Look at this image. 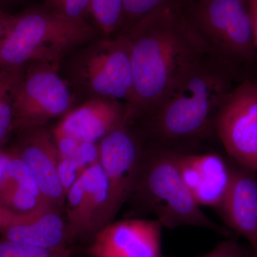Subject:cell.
Instances as JSON below:
<instances>
[{
  "mask_svg": "<svg viewBox=\"0 0 257 257\" xmlns=\"http://www.w3.org/2000/svg\"><path fill=\"white\" fill-rule=\"evenodd\" d=\"M245 78L208 52L182 74L156 105L139 118L145 120L143 138L153 145L182 149L215 135L214 121L219 108Z\"/></svg>",
  "mask_w": 257,
  "mask_h": 257,
  "instance_id": "1",
  "label": "cell"
},
{
  "mask_svg": "<svg viewBox=\"0 0 257 257\" xmlns=\"http://www.w3.org/2000/svg\"><path fill=\"white\" fill-rule=\"evenodd\" d=\"M123 35L131 50L133 94L127 106L128 123L133 124L210 50L184 11L157 13Z\"/></svg>",
  "mask_w": 257,
  "mask_h": 257,
  "instance_id": "2",
  "label": "cell"
},
{
  "mask_svg": "<svg viewBox=\"0 0 257 257\" xmlns=\"http://www.w3.org/2000/svg\"><path fill=\"white\" fill-rule=\"evenodd\" d=\"M99 33L86 20L63 18L45 8H30L15 15L0 42V69L18 68L38 61L60 69L72 51L99 37Z\"/></svg>",
  "mask_w": 257,
  "mask_h": 257,
  "instance_id": "3",
  "label": "cell"
},
{
  "mask_svg": "<svg viewBox=\"0 0 257 257\" xmlns=\"http://www.w3.org/2000/svg\"><path fill=\"white\" fill-rule=\"evenodd\" d=\"M134 194L144 208L168 229L196 226L228 234L202 211L184 184L175 148L152 145L145 150L141 175Z\"/></svg>",
  "mask_w": 257,
  "mask_h": 257,
  "instance_id": "4",
  "label": "cell"
},
{
  "mask_svg": "<svg viewBox=\"0 0 257 257\" xmlns=\"http://www.w3.org/2000/svg\"><path fill=\"white\" fill-rule=\"evenodd\" d=\"M60 73L84 101L104 98L128 104L134 86L128 37L101 36L77 47L62 61Z\"/></svg>",
  "mask_w": 257,
  "mask_h": 257,
  "instance_id": "5",
  "label": "cell"
},
{
  "mask_svg": "<svg viewBox=\"0 0 257 257\" xmlns=\"http://www.w3.org/2000/svg\"><path fill=\"white\" fill-rule=\"evenodd\" d=\"M184 13L211 53L246 78L257 79L249 0H195Z\"/></svg>",
  "mask_w": 257,
  "mask_h": 257,
  "instance_id": "6",
  "label": "cell"
},
{
  "mask_svg": "<svg viewBox=\"0 0 257 257\" xmlns=\"http://www.w3.org/2000/svg\"><path fill=\"white\" fill-rule=\"evenodd\" d=\"M75 94L60 73L45 62L32 61L19 69L14 92V130L43 126L73 106Z\"/></svg>",
  "mask_w": 257,
  "mask_h": 257,
  "instance_id": "7",
  "label": "cell"
},
{
  "mask_svg": "<svg viewBox=\"0 0 257 257\" xmlns=\"http://www.w3.org/2000/svg\"><path fill=\"white\" fill-rule=\"evenodd\" d=\"M214 130L234 163L257 174V79L235 86L219 108Z\"/></svg>",
  "mask_w": 257,
  "mask_h": 257,
  "instance_id": "8",
  "label": "cell"
},
{
  "mask_svg": "<svg viewBox=\"0 0 257 257\" xmlns=\"http://www.w3.org/2000/svg\"><path fill=\"white\" fill-rule=\"evenodd\" d=\"M143 139L131 124H124L98 143L99 163L107 177L116 212L138 185L145 154Z\"/></svg>",
  "mask_w": 257,
  "mask_h": 257,
  "instance_id": "9",
  "label": "cell"
},
{
  "mask_svg": "<svg viewBox=\"0 0 257 257\" xmlns=\"http://www.w3.org/2000/svg\"><path fill=\"white\" fill-rule=\"evenodd\" d=\"M162 226L157 219L111 221L96 233L88 251L92 257H162Z\"/></svg>",
  "mask_w": 257,
  "mask_h": 257,
  "instance_id": "10",
  "label": "cell"
},
{
  "mask_svg": "<svg viewBox=\"0 0 257 257\" xmlns=\"http://www.w3.org/2000/svg\"><path fill=\"white\" fill-rule=\"evenodd\" d=\"M20 131L23 135L11 152L28 166L45 200L60 211L66 194L59 179V156L53 135L44 126Z\"/></svg>",
  "mask_w": 257,
  "mask_h": 257,
  "instance_id": "11",
  "label": "cell"
},
{
  "mask_svg": "<svg viewBox=\"0 0 257 257\" xmlns=\"http://www.w3.org/2000/svg\"><path fill=\"white\" fill-rule=\"evenodd\" d=\"M176 157L184 184L197 204L217 209L229 187L230 165L214 152L195 153L176 149Z\"/></svg>",
  "mask_w": 257,
  "mask_h": 257,
  "instance_id": "12",
  "label": "cell"
},
{
  "mask_svg": "<svg viewBox=\"0 0 257 257\" xmlns=\"http://www.w3.org/2000/svg\"><path fill=\"white\" fill-rule=\"evenodd\" d=\"M128 124V106L116 99H88L64 114L53 130L80 142L98 143L108 134Z\"/></svg>",
  "mask_w": 257,
  "mask_h": 257,
  "instance_id": "13",
  "label": "cell"
},
{
  "mask_svg": "<svg viewBox=\"0 0 257 257\" xmlns=\"http://www.w3.org/2000/svg\"><path fill=\"white\" fill-rule=\"evenodd\" d=\"M231 179L218 208L229 228L245 238L253 251L257 249L256 173L237 164L230 165Z\"/></svg>",
  "mask_w": 257,
  "mask_h": 257,
  "instance_id": "14",
  "label": "cell"
},
{
  "mask_svg": "<svg viewBox=\"0 0 257 257\" xmlns=\"http://www.w3.org/2000/svg\"><path fill=\"white\" fill-rule=\"evenodd\" d=\"M0 232L3 239L51 248H67L71 236L60 211L52 207L26 215L10 212Z\"/></svg>",
  "mask_w": 257,
  "mask_h": 257,
  "instance_id": "15",
  "label": "cell"
},
{
  "mask_svg": "<svg viewBox=\"0 0 257 257\" xmlns=\"http://www.w3.org/2000/svg\"><path fill=\"white\" fill-rule=\"evenodd\" d=\"M80 179L85 192L87 235L96 234L111 223L117 213L113 205L109 182L99 162L84 171Z\"/></svg>",
  "mask_w": 257,
  "mask_h": 257,
  "instance_id": "16",
  "label": "cell"
},
{
  "mask_svg": "<svg viewBox=\"0 0 257 257\" xmlns=\"http://www.w3.org/2000/svg\"><path fill=\"white\" fill-rule=\"evenodd\" d=\"M195 0H124V23L119 35L126 34L152 15L167 11H184Z\"/></svg>",
  "mask_w": 257,
  "mask_h": 257,
  "instance_id": "17",
  "label": "cell"
},
{
  "mask_svg": "<svg viewBox=\"0 0 257 257\" xmlns=\"http://www.w3.org/2000/svg\"><path fill=\"white\" fill-rule=\"evenodd\" d=\"M0 204L17 215H26L52 207L44 198L6 182L0 186Z\"/></svg>",
  "mask_w": 257,
  "mask_h": 257,
  "instance_id": "18",
  "label": "cell"
},
{
  "mask_svg": "<svg viewBox=\"0 0 257 257\" xmlns=\"http://www.w3.org/2000/svg\"><path fill=\"white\" fill-rule=\"evenodd\" d=\"M90 15L101 36H116L124 23V0H91Z\"/></svg>",
  "mask_w": 257,
  "mask_h": 257,
  "instance_id": "19",
  "label": "cell"
},
{
  "mask_svg": "<svg viewBox=\"0 0 257 257\" xmlns=\"http://www.w3.org/2000/svg\"><path fill=\"white\" fill-rule=\"evenodd\" d=\"M19 69H0V148L14 130L13 101Z\"/></svg>",
  "mask_w": 257,
  "mask_h": 257,
  "instance_id": "20",
  "label": "cell"
},
{
  "mask_svg": "<svg viewBox=\"0 0 257 257\" xmlns=\"http://www.w3.org/2000/svg\"><path fill=\"white\" fill-rule=\"evenodd\" d=\"M68 229L72 236L87 235L85 192L80 178L66 195Z\"/></svg>",
  "mask_w": 257,
  "mask_h": 257,
  "instance_id": "21",
  "label": "cell"
},
{
  "mask_svg": "<svg viewBox=\"0 0 257 257\" xmlns=\"http://www.w3.org/2000/svg\"><path fill=\"white\" fill-rule=\"evenodd\" d=\"M0 257H70L67 248L40 247L9 240L0 241Z\"/></svg>",
  "mask_w": 257,
  "mask_h": 257,
  "instance_id": "22",
  "label": "cell"
},
{
  "mask_svg": "<svg viewBox=\"0 0 257 257\" xmlns=\"http://www.w3.org/2000/svg\"><path fill=\"white\" fill-rule=\"evenodd\" d=\"M10 152L11 156L7 167L6 175L3 182L14 184L44 198L36 179L28 166L13 152Z\"/></svg>",
  "mask_w": 257,
  "mask_h": 257,
  "instance_id": "23",
  "label": "cell"
},
{
  "mask_svg": "<svg viewBox=\"0 0 257 257\" xmlns=\"http://www.w3.org/2000/svg\"><path fill=\"white\" fill-rule=\"evenodd\" d=\"M45 8L63 18L86 20L90 15L91 0H45Z\"/></svg>",
  "mask_w": 257,
  "mask_h": 257,
  "instance_id": "24",
  "label": "cell"
},
{
  "mask_svg": "<svg viewBox=\"0 0 257 257\" xmlns=\"http://www.w3.org/2000/svg\"><path fill=\"white\" fill-rule=\"evenodd\" d=\"M83 172L72 158L59 160L58 176L61 185L67 195L69 189L80 178Z\"/></svg>",
  "mask_w": 257,
  "mask_h": 257,
  "instance_id": "25",
  "label": "cell"
},
{
  "mask_svg": "<svg viewBox=\"0 0 257 257\" xmlns=\"http://www.w3.org/2000/svg\"><path fill=\"white\" fill-rule=\"evenodd\" d=\"M83 172L99 162L98 143L80 142L75 155L72 157Z\"/></svg>",
  "mask_w": 257,
  "mask_h": 257,
  "instance_id": "26",
  "label": "cell"
},
{
  "mask_svg": "<svg viewBox=\"0 0 257 257\" xmlns=\"http://www.w3.org/2000/svg\"><path fill=\"white\" fill-rule=\"evenodd\" d=\"M55 139L56 147L58 152L59 160L73 157L77 152L80 141L69 135L53 130L52 132Z\"/></svg>",
  "mask_w": 257,
  "mask_h": 257,
  "instance_id": "27",
  "label": "cell"
},
{
  "mask_svg": "<svg viewBox=\"0 0 257 257\" xmlns=\"http://www.w3.org/2000/svg\"><path fill=\"white\" fill-rule=\"evenodd\" d=\"M241 246L236 239H229L221 242L209 252L197 257H245Z\"/></svg>",
  "mask_w": 257,
  "mask_h": 257,
  "instance_id": "28",
  "label": "cell"
},
{
  "mask_svg": "<svg viewBox=\"0 0 257 257\" xmlns=\"http://www.w3.org/2000/svg\"><path fill=\"white\" fill-rule=\"evenodd\" d=\"M15 18V15L10 14L6 12L0 10V42L6 36L9 31L10 27L13 25Z\"/></svg>",
  "mask_w": 257,
  "mask_h": 257,
  "instance_id": "29",
  "label": "cell"
},
{
  "mask_svg": "<svg viewBox=\"0 0 257 257\" xmlns=\"http://www.w3.org/2000/svg\"><path fill=\"white\" fill-rule=\"evenodd\" d=\"M10 156H11L10 152L5 151L3 149L0 148V186L4 181Z\"/></svg>",
  "mask_w": 257,
  "mask_h": 257,
  "instance_id": "30",
  "label": "cell"
},
{
  "mask_svg": "<svg viewBox=\"0 0 257 257\" xmlns=\"http://www.w3.org/2000/svg\"><path fill=\"white\" fill-rule=\"evenodd\" d=\"M250 9H251V19H252L253 36L257 51V0H249Z\"/></svg>",
  "mask_w": 257,
  "mask_h": 257,
  "instance_id": "31",
  "label": "cell"
},
{
  "mask_svg": "<svg viewBox=\"0 0 257 257\" xmlns=\"http://www.w3.org/2000/svg\"><path fill=\"white\" fill-rule=\"evenodd\" d=\"M10 216V211L7 210L3 206L0 204V231L3 229V226H5V223L8 220Z\"/></svg>",
  "mask_w": 257,
  "mask_h": 257,
  "instance_id": "32",
  "label": "cell"
},
{
  "mask_svg": "<svg viewBox=\"0 0 257 257\" xmlns=\"http://www.w3.org/2000/svg\"><path fill=\"white\" fill-rule=\"evenodd\" d=\"M245 257H257V251H253L252 254L250 255V256H246Z\"/></svg>",
  "mask_w": 257,
  "mask_h": 257,
  "instance_id": "33",
  "label": "cell"
},
{
  "mask_svg": "<svg viewBox=\"0 0 257 257\" xmlns=\"http://www.w3.org/2000/svg\"><path fill=\"white\" fill-rule=\"evenodd\" d=\"M257 251V249L256 250V251Z\"/></svg>",
  "mask_w": 257,
  "mask_h": 257,
  "instance_id": "34",
  "label": "cell"
},
{
  "mask_svg": "<svg viewBox=\"0 0 257 257\" xmlns=\"http://www.w3.org/2000/svg\"><path fill=\"white\" fill-rule=\"evenodd\" d=\"M0 1H3V0H0Z\"/></svg>",
  "mask_w": 257,
  "mask_h": 257,
  "instance_id": "35",
  "label": "cell"
}]
</instances>
